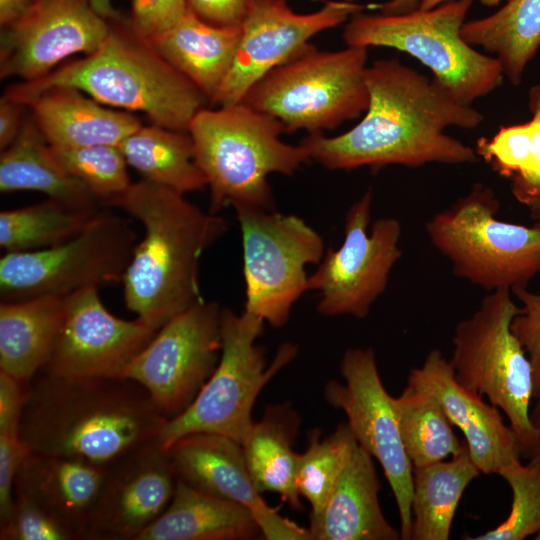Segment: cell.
<instances>
[{
  "instance_id": "cell-1",
  "label": "cell",
  "mask_w": 540,
  "mask_h": 540,
  "mask_svg": "<svg viewBox=\"0 0 540 540\" xmlns=\"http://www.w3.org/2000/svg\"><path fill=\"white\" fill-rule=\"evenodd\" d=\"M365 78L369 102L363 118L337 136L304 137L299 144L311 161L330 170H353L478 160L475 148L446 133L449 127L474 129L482 123L483 114L472 105L456 101L396 58L373 62Z\"/></svg>"
},
{
  "instance_id": "cell-2",
  "label": "cell",
  "mask_w": 540,
  "mask_h": 540,
  "mask_svg": "<svg viewBox=\"0 0 540 540\" xmlns=\"http://www.w3.org/2000/svg\"><path fill=\"white\" fill-rule=\"evenodd\" d=\"M169 418L136 381L40 370L26 383L19 438L31 453L107 468L158 438Z\"/></svg>"
},
{
  "instance_id": "cell-3",
  "label": "cell",
  "mask_w": 540,
  "mask_h": 540,
  "mask_svg": "<svg viewBox=\"0 0 540 540\" xmlns=\"http://www.w3.org/2000/svg\"><path fill=\"white\" fill-rule=\"evenodd\" d=\"M109 207L121 209L144 228L122 278L123 296L136 318L157 331L202 299L200 259L227 232L228 221L204 212L185 194L143 178Z\"/></svg>"
},
{
  "instance_id": "cell-4",
  "label": "cell",
  "mask_w": 540,
  "mask_h": 540,
  "mask_svg": "<svg viewBox=\"0 0 540 540\" xmlns=\"http://www.w3.org/2000/svg\"><path fill=\"white\" fill-rule=\"evenodd\" d=\"M101 46L37 79L11 85L5 94L25 106L51 87L76 88L101 104L144 113L153 124L187 131L209 102L132 26L129 18L109 20Z\"/></svg>"
},
{
  "instance_id": "cell-5",
  "label": "cell",
  "mask_w": 540,
  "mask_h": 540,
  "mask_svg": "<svg viewBox=\"0 0 540 540\" xmlns=\"http://www.w3.org/2000/svg\"><path fill=\"white\" fill-rule=\"evenodd\" d=\"M195 160L210 190V210H275L269 175H293L310 160L301 145L281 139L280 121L243 103L204 107L191 119Z\"/></svg>"
},
{
  "instance_id": "cell-6",
  "label": "cell",
  "mask_w": 540,
  "mask_h": 540,
  "mask_svg": "<svg viewBox=\"0 0 540 540\" xmlns=\"http://www.w3.org/2000/svg\"><path fill=\"white\" fill-rule=\"evenodd\" d=\"M474 0H447L429 9L403 14L351 16L343 30L347 46L389 47L417 59L432 79L456 101L472 105L500 87L502 66L494 56L479 52L461 34Z\"/></svg>"
},
{
  "instance_id": "cell-7",
  "label": "cell",
  "mask_w": 540,
  "mask_h": 540,
  "mask_svg": "<svg viewBox=\"0 0 540 540\" xmlns=\"http://www.w3.org/2000/svg\"><path fill=\"white\" fill-rule=\"evenodd\" d=\"M499 199L482 183L425 224L453 273L492 292L527 288L540 273V220L531 226L498 219Z\"/></svg>"
},
{
  "instance_id": "cell-8",
  "label": "cell",
  "mask_w": 540,
  "mask_h": 540,
  "mask_svg": "<svg viewBox=\"0 0 540 540\" xmlns=\"http://www.w3.org/2000/svg\"><path fill=\"white\" fill-rule=\"evenodd\" d=\"M366 47L320 51L309 44L261 77L241 103L282 123L286 133H323L364 113Z\"/></svg>"
},
{
  "instance_id": "cell-9",
  "label": "cell",
  "mask_w": 540,
  "mask_h": 540,
  "mask_svg": "<svg viewBox=\"0 0 540 540\" xmlns=\"http://www.w3.org/2000/svg\"><path fill=\"white\" fill-rule=\"evenodd\" d=\"M264 325L244 310L237 314L222 308L219 362L188 408L163 426L158 441L165 449L193 433L223 435L242 444L259 393L297 354L294 344L283 343L267 365L265 349L256 343Z\"/></svg>"
},
{
  "instance_id": "cell-10",
  "label": "cell",
  "mask_w": 540,
  "mask_h": 540,
  "mask_svg": "<svg viewBox=\"0 0 540 540\" xmlns=\"http://www.w3.org/2000/svg\"><path fill=\"white\" fill-rule=\"evenodd\" d=\"M511 294L508 289L489 292L456 325L449 361L461 385L486 396L504 412L526 458L536 443L530 420L534 380L530 360L511 330L520 312Z\"/></svg>"
},
{
  "instance_id": "cell-11",
  "label": "cell",
  "mask_w": 540,
  "mask_h": 540,
  "mask_svg": "<svg viewBox=\"0 0 540 540\" xmlns=\"http://www.w3.org/2000/svg\"><path fill=\"white\" fill-rule=\"evenodd\" d=\"M137 234L131 221L102 209L74 237L0 259L1 301L64 298L87 287L122 281Z\"/></svg>"
},
{
  "instance_id": "cell-12",
  "label": "cell",
  "mask_w": 540,
  "mask_h": 540,
  "mask_svg": "<svg viewBox=\"0 0 540 540\" xmlns=\"http://www.w3.org/2000/svg\"><path fill=\"white\" fill-rule=\"evenodd\" d=\"M242 235L244 311L283 327L294 304L309 291L306 266L320 263L321 235L303 219L275 210H235Z\"/></svg>"
},
{
  "instance_id": "cell-13",
  "label": "cell",
  "mask_w": 540,
  "mask_h": 540,
  "mask_svg": "<svg viewBox=\"0 0 540 540\" xmlns=\"http://www.w3.org/2000/svg\"><path fill=\"white\" fill-rule=\"evenodd\" d=\"M371 206L369 189L349 208L340 247L328 249L309 276V291L318 292L317 311L322 315L366 318L402 256L400 222L379 218L369 230Z\"/></svg>"
},
{
  "instance_id": "cell-14",
  "label": "cell",
  "mask_w": 540,
  "mask_h": 540,
  "mask_svg": "<svg viewBox=\"0 0 540 540\" xmlns=\"http://www.w3.org/2000/svg\"><path fill=\"white\" fill-rule=\"evenodd\" d=\"M221 310L217 302L198 300L158 329L122 373L169 419L188 408L219 362Z\"/></svg>"
},
{
  "instance_id": "cell-15",
  "label": "cell",
  "mask_w": 540,
  "mask_h": 540,
  "mask_svg": "<svg viewBox=\"0 0 540 540\" xmlns=\"http://www.w3.org/2000/svg\"><path fill=\"white\" fill-rule=\"evenodd\" d=\"M344 382H327L324 397L347 417L357 443L380 463L393 492L402 540L412 538L413 465L402 442L393 397L379 375L371 348H350L340 363Z\"/></svg>"
},
{
  "instance_id": "cell-16",
  "label": "cell",
  "mask_w": 540,
  "mask_h": 540,
  "mask_svg": "<svg viewBox=\"0 0 540 540\" xmlns=\"http://www.w3.org/2000/svg\"><path fill=\"white\" fill-rule=\"evenodd\" d=\"M366 8L338 0L328 1L314 12L296 13L288 0H247L232 67L211 105L240 103L261 77L303 51L311 38Z\"/></svg>"
},
{
  "instance_id": "cell-17",
  "label": "cell",
  "mask_w": 540,
  "mask_h": 540,
  "mask_svg": "<svg viewBox=\"0 0 540 540\" xmlns=\"http://www.w3.org/2000/svg\"><path fill=\"white\" fill-rule=\"evenodd\" d=\"M156 330L142 320H124L104 306L98 287L65 297V315L42 370L70 378L121 377Z\"/></svg>"
},
{
  "instance_id": "cell-18",
  "label": "cell",
  "mask_w": 540,
  "mask_h": 540,
  "mask_svg": "<svg viewBox=\"0 0 540 540\" xmlns=\"http://www.w3.org/2000/svg\"><path fill=\"white\" fill-rule=\"evenodd\" d=\"M109 29V20L90 0H35L21 19L1 30L0 77H42L71 55L95 52Z\"/></svg>"
},
{
  "instance_id": "cell-19",
  "label": "cell",
  "mask_w": 540,
  "mask_h": 540,
  "mask_svg": "<svg viewBox=\"0 0 540 540\" xmlns=\"http://www.w3.org/2000/svg\"><path fill=\"white\" fill-rule=\"evenodd\" d=\"M176 486L168 451L158 438L105 470L91 517L89 540H137L169 505Z\"/></svg>"
},
{
  "instance_id": "cell-20",
  "label": "cell",
  "mask_w": 540,
  "mask_h": 540,
  "mask_svg": "<svg viewBox=\"0 0 540 540\" xmlns=\"http://www.w3.org/2000/svg\"><path fill=\"white\" fill-rule=\"evenodd\" d=\"M176 479L246 506L267 540H311L310 530L283 517L256 489L240 443L223 435L193 433L167 449Z\"/></svg>"
},
{
  "instance_id": "cell-21",
  "label": "cell",
  "mask_w": 540,
  "mask_h": 540,
  "mask_svg": "<svg viewBox=\"0 0 540 540\" xmlns=\"http://www.w3.org/2000/svg\"><path fill=\"white\" fill-rule=\"evenodd\" d=\"M407 384L436 398L452 425L464 434L470 458L480 473L498 474L522 456L517 437L504 423L500 409L461 385L440 350L429 351L422 365L410 370Z\"/></svg>"
},
{
  "instance_id": "cell-22",
  "label": "cell",
  "mask_w": 540,
  "mask_h": 540,
  "mask_svg": "<svg viewBox=\"0 0 540 540\" xmlns=\"http://www.w3.org/2000/svg\"><path fill=\"white\" fill-rule=\"evenodd\" d=\"M105 470L79 459L30 452L18 470L14 495L34 500L67 525L78 540L85 539Z\"/></svg>"
},
{
  "instance_id": "cell-23",
  "label": "cell",
  "mask_w": 540,
  "mask_h": 540,
  "mask_svg": "<svg viewBox=\"0 0 540 540\" xmlns=\"http://www.w3.org/2000/svg\"><path fill=\"white\" fill-rule=\"evenodd\" d=\"M373 457L355 447L321 514L310 521L311 540H398L383 514Z\"/></svg>"
},
{
  "instance_id": "cell-24",
  "label": "cell",
  "mask_w": 540,
  "mask_h": 540,
  "mask_svg": "<svg viewBox=\"0 0 540 540\" xmlns=\"http://www.w3.org/2000/svg\"><path fill=\"white\" fill-rule=\"evenodd\" d=\"M52 147L119 145L142 126L134 115L104 107L72 87H51L27 105Z\"/></svg>"
},
{
  "instance_id": "cell-25",
  "label": "cell",
  "mask_w": 540,
  "mask_h": 540,
  "mask_svg": "<svg viewBox=\"0 0 540 540\" xmlns=\"http://www.w3.org/2000/svg\"><path fill=\"white\" fill-rule=\"evenodd\" d=\"M41 192L64 206L99 212L103 204L58 161L33 118L24 124L0 156V191Z\"/></svg>"
},
{
  "instance_id": "cell-26",
  "label": "cell",
  "mask_w": 540,
  "mask_h": 540,
  "mask_svg": "<svg viewBox=\"0 0 540 540\" xmlns=\"http://www.w3.org/2000/svg\"><path fill=\"white\" fill-rule=\"evenodd\" d=\"M241 26L218 27L188 11L174 26L148 40L211 103L235 58Z\"/></svg>"
},
{
  "instance_id": "cell-27",
  "label": "cell",
  "mask_w": 540,
  "mask_h": 540,
  "mask_svg": "<svg viewBox=\"0 0 540 540\" xmlns=\"http://www.w3.org/2000/svg\"><path fill=\"white\" fill-rule=\"evenodd\" d=\"M260 534L246 506L176 479L169 505L137 540H245Z\"/></svg>"
},
{
  "instance_id": "cell-28",
  "label": "cell",
  "mask_w": 540,
  "mask_h": 540,
  "mask_svg": "<svg viewBox=\"0 0 540 540\" xmlns=\"http://www.w3.org/2000/svg\"><path fill=\"white\" fill-rule=\"evenodd\" d=\"M300 422L290 403L268 406L241 444L256 489L277 493L295 511L303 510L296 483L298 453L293 449Z\"/></svg>"
},
{
  "instance_id": "cell-29",
  "label": "cell",
  "mask_w": 540,
  "mask_h": 540,
  "mask_svg": "<svg viewBox=\"0 0 540 540\" xmlns=\"http://www.w3.org/2000/svg\"><path fill=\"white\" fill-rule=\"evenodd\" d=\"M65 315V297L0 303V370L27 383L48 361Z\"/></svg>"
},
{
  "instance_id": "cell-30",
  "label": "cell",
  "mask_w": 540,
  "mask_h": 540,
  "mask_svg": "<svg viewBox=\"0 0 540 540\" xmlns=\"http://www.w3.org/2000/svg\"><path fill=\"white\" fill-rule=\"evenodd\" d=\"M480 471L467 447L451 460L413 467L412 540H448L467 486Z\"/></svg>"
},
{
  "instance_id": "cell-31",
  "label": "cell",
  "mask_w": 540,
  "mask_h": 540,
  "mask_svg": "<svg viewBox=\"0 0 540 540\" xmlns=\"http://www.w3.org/2000/svg\"><path fill=\"white\" fill-rule=\"evenodd\" d=\"M461 34L470 45L494 54L509 82L520 85L540 48V0H506L494 13L466 21Z\"/></svg>"
},
{
  "instance_id": "cell-32",
  "label": "cell",
  "mask_w": 540,
  "mask_h": 540,
  "mask_svg": "<svg viewBox=\"0 0 540 540\" xmlns=\"http://www.w3.org/2000/svg\"><path fill=\"white\" fill-rule=\"evenodd\" d=\"M128 165L143 179L186 194L207 186L195 160L194 146L187 131L156 124L142 125L119 145Z\"/></svg>"
},
{
  "instance_id": "cell-33",
  "label": "cell",
  "mask_w": 540,
  "mask_h": 540,
  "mask_svg": "<svg viewBox=\"0 0 540 540\" xmlns=\"http://www.w3.org/2000/svg\"><path fill=\"white\" fill-rule=\"evenodd\" d=\"M532 114L525 123L501 126L491 138L480 137L475 151L500 176L525 206L540 199V84L528 91Z\"/></svg>"
},
{
  "instance_id": "cell-34",
  "label": "cell",
  "mask_w": 540,
  "mask_h": 540,
  "mask_svg": "<svg viewBox=\"0 0 540 540\" xmlns=\"http://www.w3.org/2000/svg\"><path fill=\"white\" fill-rule=\"evenodd\" d=\"M400 434L413 467L460 454L467 446L453 431L452 423L436 398L409 384L393 397Z\"/></svg>"
},
{
  "instance_id": "cell-35",
  "label": "cell",
  "mask_w": 540,
  "mask_h": 540,
  "mask_svg": "<svg viewBox=\"0 0 540 540\" xmlns=\"http://www.w3.org/2000/svg\"><path fill=\"white\" fill-rule=\"evenodd\" d=\"M97 213L74 210L49 198L3 210L0 212V246L5 253H10L58 245L78 234Z\"/></svg>"
},
{
  "instance_id": "cell-36",
  "label": "cell",
  "mask_w": 540,
  "mask_h": 540,
  "mask_svg": "<svg viewBox=\"0 0 540 540\" xmlns=\"http://www.w3.org/2000/svg\"><path fill=\"white\" fill-rule=\"evenodd\" d=\"M312 431L306 450L298 454L296 483L301 497L311 506L310 521L321 514L355 447L358 445L347 422L324 438Z\"/></svg>"
},
{
  "instance_id": "cell-37",
  "label": "cell",
  "mask_w": 540,
  "mask_h": 540,
  "mask_svg": "<svg viewBox=\"0 0 540 540\" xmlns=\"http://www.w3.org/2000/svg\"><path fill=\"white\" fill-rule=\"evenodd\" d=\"M51 148L62 166L84 183L104 207H109L132 183L128 164L117 145Z\"/></svg>"
},
{
  "instance_id": "cell-38",
  "label": "cell",
  "mask_w": 540,
  "mask_h": 540,
  "mask_svg": "<svg viewBox=\"0 0 540 540\" xmlns=\"http://www.w3.org/2000/svg\"><path fill=\"white\" fill-rule=\"evenodd\" d=\"M509 485L508 517L497 527L469 540H523L540 532V468L515 459L498 473Z\"/></svg>"
},
{
  "instance_id": "cell-39",
  "label": "cell",
  "mask_w": 540,
  "mask_h": 540,
  "mask_svg": "<svg viewBox=\"0 0 540 540\" xmlns=\"http://www.w3.org/2000/svg\"><path fill=\"white\" fill-rule=\"evenodd\" d=\"M1 540H78L59 518L34 500L14 495V507L0 525Z\"/></svg>"
},
{
  "instance_id": "cell-40",
  "label": "cell",
  "mask_w": 540,
  "mask_h": 540,
  "mask_svg": "<svg viewBox=\"0 0 540 540\" xmlns=\"http://www.w3.org/2000/svg\"><path fill=\"white\" fill-rule=\"evenodd\" d=\"M512 294H515L521 306L511 322V330L530 360L535 396L540 392V291L522 288Z\"/></svg>"
},
{
  "instance_id": "cell-41",
  "label": "cell",
  "mask_w": 540,
  "mask_h": 540,
  "mask_svg": "<svg viewBox=\"0 0 540 540\" xmlns=\"http://www.w3.org/2000/svg\"><path fill=\"white\" fill-rule=\"evenodd\" d=\"M188 11L186 0H132L129 20L141 36L151 40L174 26Z\"/></svg>"
},
{
  "instance_id": "cell-42",
  "label": "cell",
  "mask_w": 540,
  "mask_h": 540,
  "mask_svg": "<svg viewBox=\"0 0 540 540\" xmlns=\"http://www.w3.org/2000/svg\"><path fill=\"white\" fill-rule=\"evenodd\" d=\"M29 453L19 435L0 434V525L13 510L16 476Z\"/></svg>"
},
{
  "instance_id": "cell-43",
  "label": "cell",
  "mask_w": 540,
  "mask_h": 540,
  "mask_svg": "<svg viewBox=\"0 0 540 540\" xmlns=\"http://www.w3.org/2000/svg\"><path fill=\"white\" fill-rule=\"evenodd\" d=\"M26 383L0 370V434L18 435Z\"/></svg>"
},
{
  "instance_id": "cell-44",
  "label": "cell",
  "mask_w": 540,
  "mask_h": 540,
  "mask_svg": "<svg viewBox=\"0 0 540 540\" xmlns=\"http://www.w3.org/2000/svg\"><path fill=\"white\" fill-rule=\"evenodd\" d=\"M188 10L202 21L218 27L241 26L247 0H186Z\"/></svg>"
},
{
  "instance_id": "cell-45",
  "label": "cell",
  "mask_w": 540,
  "mask_h": 540,
  "mask_svg": "<svg viewBox=\"0 0 540 540\" xmlns=\"http://www.w3.org/2000/svg\"><path fill=\"white\" fill-rule=\"evenodd\" d=\"M27 106L14 100L7 94L0 99V148L8 147L19 134L24 121V109Z\"/></svg>"
},
{
  "instance_id": "cell-46",
  "label": "cell",
  "mask_w": 540,
  "mask_h": 540,
  "mask_svg": "<svg viewBox=\"0 0 540 540\" xmlns=\"http://www.w3.org/2000/svg\"><path fill=\"white\" fill-rule=\"evenodd\" d=\"M35 0H0V25L7 27L21 19Z\"/></svg>"
},
{
  "instance_id": "cell-47",
  "label": "cell",
  "mask_w": 540,
  "mask_h": 540,
  "mask_svg": "<svg viewBox=\"0 0 540 540\" xmlns=\"http://www.w3.org/2000/svg\"><path fill=\"white\" fill-rule=\"evenodd\" d=\"M534 398L535 403L530 408V420L536 432V443L526 458L529 465L540 468V392Z\"/></svg>"
},
{
  "instance_id": "cell-48",
  "label": "cell",
  "mask_w": 540,
  "mask_h": 540,
  "mask_svg": "<svg viewBox=\"0 0 540 540\" xmlns=\"http://www.w3.org/2000/svg\"><path fill=\"white\" fill-rule=\"evenodd\" d=\"M420 0H388L374 5L383 14H403L419 8Z\"/></svg>"
},
{
  "instance_id": "cell-49",
  "label": "cell",
  "mask_w": 540,
  "mask_h": 540,
  "mask_svg": "<svg viewBox=\"0 0 540 540\" xmlns=\"http://www.w3.org/2000/svg\"><path fill=\"white\" fill-rule=\"evenodd\" d=\"M93 9L107 20L117 18L121 14L112 6L111 0H90Z\"/></svg>"
},
{
  "instance_id": "cell-50",
  "label": "cell",
  "mask_w": 540,
  "mask_h": 540,
  "mask_svg": "<svg viewBox=\"0 0 540 540\" xmlns=\"http://www.w3.org/2000/svg\"><path fill=\"white\" fill-rule=\"evenodd\" d=\"M445 1L447 0H420V5L418 9L429 10L442 4Z\"/></svg>"
},
{
  "instance_id": "cell-51",
  "label": "cell",
  "mask_w": 540,
  "mask_h": 540,
  "mask_svg": "<svg viewBox=\"0 0 540 540\" xmlns=\"http://www.w3.org/2000/svg\"><path fill=\"white\" fill-rule=\"evenodd\" d=\"M530 215L534 220H540V199L528 206Z\"/></svg>"
},
{
  "instance_id": "cell-52",
  "label": "cell",
  "mask_w": 540,
  "mask_h": 540,
  "mask_svg": "<svg viewBox=\"0 0 540 540\" xmlns=\"http://www.w3.org/2000/svg\"><path fill=\"white\" fill-rule=\"evenodd\" d=\"M483 6L494 7L497 6L501 0H478Z\"/></svg>"
},
{
  "instance_id": "cell-53",
  "label": "cell",
  "mask_w": 540,
  "mask_h": 540,
  "mask_svg": "<svg viewBox=\"0 0 540 540\" xmlns=\"http://www.w3.org/2000/svg\"><path fill=\"white\" fill-rule=\"evenodd\" d=\"M536 540H540V532L534 537Z\"/></svg>"
},
{
  "instance_id": "cell-54",
  "label": "cell",
  "mask_w": 540,
  "mask_h": 540,
  "mask_svg": "<svg viewBox=\"0 0 540 540\" xmlns=\"http://www.w3.org/2000/svg\"><path fill=\"white\" fill-rule=\"evenodd\" d=\"M343 1H347V2H357V0H343Z\"/></svg>"
}]
</instances>
